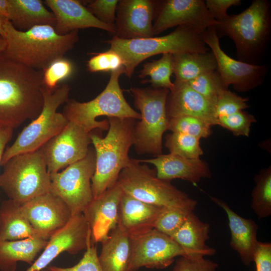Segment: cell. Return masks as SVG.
<instances>
[{
	"instance_id": "obj_46",
	"label": "cell",
	"mask_w": 271,
	"mask_h": 271,
	"mask_svg": "<svg viewBox=\"0 0 271 271\" xmlns=\"http://www.w3.org/2000/svg\"><path fill=\"white\" fill-rule=\"evenodd\" d=\"M14 129L10 128H0V166L6 146L11 140Z\"/></svg>"
},
{
	"instance_id": "obj_17",
	"label": "cell",
	"mask_w": 271,
	"mask_h": 271,
	"mask_svg": "<svg viewBox=\"0 0 271 271\" xmlns=\"http://www.w3.org/2000/svg\"><path fill=\"white\" fill-rule=\"evenodd\" d=\"M21 209L39 235L47 240L66 225L73 216L67 204L51 192L23 204Z\"/></svg>"
},
{
	"instance_id": "obj_34",
	"label": "cell",
	"mask_w": 271,
	"mask_h": 271,
	"mask_svg": "<svg viewBox=\"0 0 271 271\" xmlns=\"http://www.w3.org/2000/svg\"><path fill=\"white\" fill-rule=\"evenodd\" d=\"M168 130L199 139L207 138L212 133L211 125L206 121L197 117L188 115L169 118Z\"/></svg>"
},
{
	"instance_id": "obj_18",
	"label": "cell",
	"mask_w": 271,
	"mask_h": 271,
	"mask_svg": "<svg viewBox=\"0 0 271 271\" xmlns=\"http://www.w3.org/2000/svg\"><path fill=\"white\" fill-rule=\"evenodd\" d=\"M157 4L153 0L119 1L114 36L125 40L153 37Z\"/></svg>"
},
{
	"instance_id": "obj_50",
	"label": "cell",
	"mask_w": 271,
	"mask_h": 271,
	"mask_svg": "<svg viewBox=\"0 0 271 271\" xmlns=\"http://www.w3.org/2000/svg\"><path fill=\"white\" fill-rule=\"evenodd\" d=\"M41 271H53L49 266L43 269Z\"/></svg>"
},
{
	"instance_id": "obj_14",
	"label": "cell",
	"mask_w": 271,
	"mask_h": 271,
	"mask_svg": "<svg viewBox=\"0 0 271 271\" xmlns=\"http://www.w3.org/2000/svg\"><path fill=\"white\" fill-rule=\"evenodd\" d=\"M154 19V36L181 26L193 28L201 34L207 29L218 24L209 12L203 0L157 1Z\"/></svg>"
},
{
	"instance_id": "obj_36",
	"label": "cell",
	"mask_w": 271,
	"mask_h": 271,
	"mask_svg": "<svg viewBox=\"0 0 271 271\" xmlns=\"http://www.w3.org/2000/svg\"><path fill=\"white\" fill-rule=\"evenodd\" d=\"M191 212L176 208H162L155 221L154 228L171 237Z\"/></svg>"
},
{
	"instance_id": "obj_39",
	"label": "cell",
	"mask_w": 271,
	"mask_h": 271,
	"mask_svg": "<svg viewBox=\"0 0 271 271\" xmlns=\"http://www.w3.org/2000/svg\"><path fill=\"white\" fill-rule=\"evenodd\" d=\"M248 98L238 96L228 89L223 90L214 104L217 118L227 115L248 108Z\"/></svg>"
},
{
	"instance_id": "obj_44",
	"label": "cell",
	"mask_w": 271,
	"mask_h": 271,
	"mask_svg": "<svg viewBox=\"0 0 271 271\" xmlns=\"http://www.w3.org/2000/svg\"><path fill=\"white\" fill-rule=\"evenodd\" d=\"M253 261L256 271H271V244L257 241L253 254Z\"/></svg>"
},
{
	"instance_id": "obj_15",
	"label": "cell",
	"mask_w": 271,
	"mask_h": 271,
	"mask_svg": "<svg viewBox=\"0 0 271 271\" xmlns=\"http://www.w3.org/2000/svg\"><path fill=\"white\" fill-rule=\"evenodd\" d=\"M90 144V133L68 121L59 133L41 147L49 174L59 172L84 158Z\"/></svg>"
},
{
	"instance_id": "obj_9",
	"label": "cell",
	"mask_w": 271,
	"mask_h": 271,
	"mask_svg": "<svg viewBox=\"0 0 271 271\" xmlns=\"http://www.w3.org/2000/svg\"><path fill=\"white\" fill-rule=\"evenodd\" d=\"M69 91L70 87L67 84L54 90L43 86L44 104L40 114L22 130L11 146L5 149L1 166L16 155L40 149L65 127L68 120L57 110L69 100Z\"/></svg>"
},
{
	"instance_id": "obj_12",
	"label": "cell",
	"mask_w": 271,
	"mask_h": 271,
	"mask_svg": "<svg viewBox=\"0 0 271 271\" xmlns=\"http://www.w3.org/2000/svg\"><path fill=\"white\" fill-rule=\"evenodd\" d=\"M200 35L215 57L217 70L226 89L231 85L238 92H246L262 84L268 72L267 66L248 64L228 56L220 47L215 26L207 29Z\"/></svg>"
},
{
	"instance_id": "obj_35",
	"label": "cell",
	"mask_w": 271,
	"mask_h": 271,
	"mask_svg": "<svg viewBox=\"0 0 271 271\" xmlns=\"http://www.w3.org/2000/svg\"><path fill=\"white\" fill-rule=\"evenodd\" d=\"M187 84L214 105L220 93L227 89L224 87L217 69L204 73Z\"/></svg>"
},
{
	"instance_id": "obj_27",
	"label": "cell",
	"mask_w": 271,
	"mask_h": 271,
	"mask_svg": "<svg viewBox=\"0 0 271 271\" xmlns=\"http://www.w3.org/2000/svg\"><path fill=\"white\" fill-rule=\"evenodd\" d=\"M48 241L39 235L16 240H0V270L16 271L18 261L31 265Z\"/></svg>"
},
{
	"instance_id": "obj_23",
	"label": "cell",
	"mask_w": 271,
	"mask_h": 271,
	"mask_svg": "<svg viewBox=\"0 0 271 271\" xmlns=\"http://www.w3.org/2000/svg\"><path fill=\"white\" fill-rule=\"evenodd\" d=\"M211 200L226 212L231 233L230 245L237 251L245 265L253 262V254L257 243L258 225L253 220L246 219L236 213L223 200L210 196Z\"/></svg>"
},
{
	"instance_id": "obj_8",
	"label": "cell",
	"mask_w": 271,
	"mask_h": 271,
	"mask_svg": "<svg viewBox=\"0 0 271 271\" xmlns=\"http://www.w3.org/2000/svg\"><path fill=\"white\" fill-rule=\"evenodd\" d=\"M3 166L0 188L16 203L22 205L51 192V181L41 148L16 155Z\"/></svg>"
},
{
	"instance_id": "obj_32",
	"label": "cell",
	"mask_w": 271,
	"mask_h": 271,
	"mask_svg": "<svg viewBox=\"0 0 271 271\" xmlns=\"http://www.w3.org/2000/svg\"><path fill=\"white\" fill-rule=\"evenodd\" d=\"M251 193V208L259 219L271 214V167L261 170L255 177Z\"/></svg>"
},
{
	"instance_id": "obj_48",
	"label": "cell",
	"mask_w": 271,
	"mask_h": 271,
	"mask_svg": "<svg viewBox=\"0 0 271 271\" xmlns=\"http://www.w3.org/2000/svg\"><path fill=\"white\" fill-rule=\"evenodd\" d=\"M7 42L6 39L0 35V53L4 52L6 49Z\"/></svg>"
},
{
	"instance_id": "obj_3",
	"label": "cell",
	"mask_w": 271,
	"mask_h": 271,
	"mask_svg": "<svg viewBox=\"0 0 271 271\" xmlns=\"http://www.w3.org/2000/svg\"><path fill=\"white\" fill-rule=\"evenodd\" d=\"M217 35L234 42L237 60L259 65L267 48L271 33V9L268 0H253L242 12L218 22Z\"/></svg>"
},
{
	"instance_id": "obj_1",
	"label": "cell",
	"mask_w": 271,
	"mask_h": 271,
	"mask_svg": "<svg viewBox=\"0 0 271 271\" xmlns=\"http://www.w3.org/2000/svg\"><path fill=\"white\" fill-rule=\"evenodd\" d=\"M43 71L0 53V128L14 129L35 119L43 107Z\"/></svg>"
},
{
	"instance_id": "obj_4",
	"label": "cell",
	"mask_w": 271,
	"mask_h": 271,
	"mask_svg": "<svg viewBox=\"0 0 271 271\" xmlns=\"http://www.w3.org/2000/svg\"><path fill=\"white\" fill-rule=\"evenodd\" d=\"M109 126L104 138L91 131L90 138L95 152V171L91 179L93 198L117 182L121 170L129 163L128 152L134 143L136 120L108 117Z\"/></svg>"
},
{
	"instance_id": "obj_28",
	"label": "cell",
	"mask_w": 271,
	"mask_h": 271,
	"mask_svg": "<svg viewBox=\"0 0 271 271\" xmlns=\"http://www.w3.org/2000/svg\"><path fill=\"white\" fill-rule=\"evenodd\" d=\"M209 232V224L200 220L192 211L170 237L185 249L204 256L212 255L216 250L206 244Z\"/></svg>"
},
{
	"instance_id": "obj_47",
	"label": "cell",
	"mask_w": 271,
	"mask_h": 271,
	"mask_svg": "<svg viewBox=\"0 0 271 271\" xmlns=\"http://www.w3.org/2000/svg\"><path fill=\"white\" fill-rule=\"evenodd\" d=\"M0 18L5 22L9 21V0H0Z\"/></svg>"
},
{
	"instance_id": "obj_11",
	"label": "cell",
	"mask_w": 271,
	"mask_h": 271,
	"mask_svg": "<svg viewBox=\"0 0 271 271\" xmlns=\"http://www.w3.org/2000/svg\"><path fill=\"white\" fill-rule=\"evenodd\" d=\"M94 148H89L82 159L69 165L62 172L50 174L51 192L68 206L72 215L82 213L92 200L91 179L95 171Z\"/></svg>"
},
{
	"instance_id": "obj_2",
	"label": "cell",
	"mask_w": 271,
	"mask_h": 271,
	"mask_svg": "<svg viewBox=\"0 0 271 271\" xmlns=\"http://www.w3.org/2000/svg\"><path fill=\"white\" fill-rule=\"evenodd\" d=\"M7 45L4 53L29 68L44 70L54 61L64 57L79 40L78 30L58 34L50 25H40L25 31L9 21L3 26Z\"/></svg>"
},
{
	"instance_id": "obj_29",
	"label": "cell",
	"mask_w": 271,
	"mask_h": 271,
	"mask_svg": "<svg viewBox=\"0 0 271 271\" xmlns=\"http://www.w3.org/2000/svg\"><path fill=\"white\" fill-rule=\"evenodd\" d=\"M35 235L39 234L22 212L21 205L10 199L3 201L0 204V240H16Z\"/></svg>"
},
{
	"instance_id": "obj_6",
	"label": "cell",
	"mask_w": 271,
	"mask_h": 271,
	"mask_svg": "<svg viewBox=\"0 0 271 271\" xmlns=\"http://www.w3.org/2000/svg\"><path fill=\"white\" fill-rule=\"evenodd\" d=\"M124 71L122 67L111 72L105 88L93 99L85 102L69 99L62 113L68 121L78 124L90 133L96 129L108 130V120H96L98 116L140 120V113L128 103L120 87L119 79L122 74H124Z\"/></svg>"
},
{
	"instance_id": "obj_5",
	"label": "cell",
	"mask_w": 271,
	"mask_h": 271,
	"mask_svg": "<svg viewBox=\"0 0 271 271\" xmlns=\"http://www.w3.org/2000/svg\"><path fill=\"white\" fill-rule=\"evenodd\" d=\"M107 43L110 49L121 58L124 74L129 79L138 65L150 57L166 53L208 51L200 33L187 26L177 27L173 32L161 37L125 40L113 36Z\"/></svg>"
},
{
	"instance_id": "obj_37",
	"label": "cell",
	"mask_w": 271,
	"mask_h": 271,
	"mask_svg": "<svg viewBox=\"0 0 271 271\" xmlns=\"http://www.w3.org/2000/svg\"><path fill=\"white\" fill-rule=\"evenodd\" d=\"M74 70L73 64L68 59L62 57L54 61L42 71L43 86L54 90L59 82L72 75Z\"/></svg>"
},
{
	"instance_id": "obj_40",
	"label": "cell",
	"mask_w": 271,
	"mask_h": 271,
	"mask_svg": "<svg viewBox=\"0 0 271 271\" xmlns=\"http://www.w3.org/2000/svg\"><path fill=\"white\" fill-rule=\"evenodd\" d=\"M93 55L87 64V69L90 72H111L123 67L121 58L110 49L103 52L93 53Z\"/></svg>"
},
{
	"instance_id": "obj_25",
	"label": "cell",
	"mask_w": 271,
	"mask_h": 271,
	"mask_svg": "<svg viewBox=\"0 0 271 271\" xmlns=\"http://www.w3.org/2000/svg\"><path fill=\"white\" fill-rule=\"evenodd\" d=\"M101 243L98 260L103 271H127L131 257L132 237L117 225Z\"/></svg>"
},
{
	"instance_id": "obj_16",
	"label": "cell",
	"mask_w": 271,
	"mask_h": 271,
	"mask_svg": "<svg viewBox=\"0 0 271 271\" xmlns=\"http://www.w3.org/2000/svg\"><path fill=\"white\" fill-rule=\"evenodd\" d=\"M91 242V230L83 214L73 215L66 225L50 237L41 255L26 271H41L60 254H76Z\"/></svg>"
},
{
	"instance_id": "obj_22",
	"label": "cell",
	"mask_w": 271,
	"mask_h": 271,
	"mask_svg": "<svg viewBox=\"0 0 271 271\" xmlns=\"http://www.w3.org/2000/svg\"><path fill=\"white\" fill-rule=\"evenodd\" d=\"M166 102L169 118L188 115L200 118L211 126L217 125L214 104L192 89L187 83L174 84Z\"/></svg>"
},
{
	"instance_id": "obj_33",
	"label": "cell",
	"mask_w": 271,
	"mask_h": 271,
	"mask_svg": "<svg viewBox=\"0 0 271 271\" xmlns=\"http://www.w3.org/2000/svg\"><path fill=\"white\" fill-rule=\"evenodd\" d=\"M200 139L189 134L172 132L165 137V146L170 153L187 159H198L203 154Z\"/></svg>"
},
{
	"instance_id": "obj_38",
	"label": "cell",
	"mask_w": 271,
	"mask_h": 271,
	"mask_svg": "<svg viewBox=\"0 0 271 271\" xmlns=\"http://www.w3.org/2000/svg\"><path fill=\"white\" fill-rule=\"evenodd\" d=\"M256 121L254 115L240 110L218 117L217 124L230 130L235 136L249 137L251 125Z\"/></svg>"
},
{
	"instance_id": "obj_19",
	"label": "cell",
	"mask_w": 271,
	"mask_h": 271,
	"mask_svg": "<svg viewBox=\"0 0 271 271\" xmlns=\"http://www.w3.org/2000/svg\"><path fill=\"white\" fill-rule=\"evenodd\" d=\"M122 194L117 182L100 196L93 198L82 213L90 227L93 244L101 242L117 226Z\"/></svg>"
},
{
	"instance_id": "obj_10",
	"label": "cell",
	"mask_w": 271,
	"mask_h": 271,
	"mask_svg": "<svg viewBox=\"0 0 271 271\" xmlns=\"http://www.w3.org/2000/svg\"><path fill=\"white\" fill-rule=\"evenodd\" d=\"M126 91L131 94L134 107L141 112L140 121L136 123L134 130L136 152L157 156L162 154L163 136L168 128L166 102L170 90L132 87Z\"/></svg>"
},
{
	"instance_id": "obj_13",
	"label": "cell",
	"mask_w": 271,
	"mask_h": 271,
	"mask_svg": "<svg viewBox=\"0 0 271 271\" xmlns=\"http://www.w3.org/2000/svg\"><path fill=\"white\" fill-rule=\"evenodd\" d=\"M196 254L153 228L132 237L131 257L127 271H137L143 267L164 269L170 266L177 256Z\"/></svg>"
},
{
	"instance_id": "obj_42",
	"label": "cell",
	"mask_w": 271,
	"mask_h": 271,
	"mask_svg": "<svg viewBox=\"0 0 271 271\" xmlns=\"http://www.w3.org/2000/svg\"><path fill=\"white\" fill-rule=\"evenodd\" d=\"M118 0H93L87 1L85 7L102 22L114 26Z\"/></svg>"
},
{
	"instance_id": "obj_45",
	"label": "cell",
	"mask_w": 271,
	"mask_h": 271,
	"mask_svg": "<svg viewBox=\"0 0 271 271\" xmlns=\"http://www.w3.org/2000/svg\"><path fill=\"white\" fill-rule=\"evenodd\" d=\"M206 7L212 16L217 22L224 20L228 16L227 10L233 6L240 5V0H206Z\"/></svg>"
},
{
	"instance_id": "obj_43",
	"label": "cell",
	"mask_w": 271,
	"mask_h": 271,
	"mask_svg": "<svg viewBox=\"0 0 271 271\" xmlns=\"http://www.w3.org/2000/svg\"><path fill=\"white\" fill-rule=\"evenodd\" d=\"M53 271H103L98 260L96 246L90 243L80 261L68 267L49 266Z\"/></svg>"
},
{
	"instance_id": "obj_24",
	"label": "cell",
	"mask_w": 271,
	"mask_h": 271,
	"mask_svg": "<svg viewBox=\"0 0 271 271\" xmlns=\"http://www.w3.org/2000/svg\"><path fill=\"white\" fill-rule=\"evenodd\" d=\"M162 208L142 201L123 192L117 225L131 237L140 235L154 228Z\"/></svg>"
},
{
	"instance_id": "obj_7",
	"label": "cell",
	"mask_w": 271,
	"mask_h": 271,
	"mask_svg": "<svg viewBox=\"0 0 271 271\" xmlns=\"http://www.w3.org/2000/svg\"><path fill=\"white\" fill-rule=\"evenodd\" d=\"M117 182L124 193L150 204L191 211L197 205L195 200L170 181L158 178L155 169L141 164L137 159H130L120 172Z\"/></svg>"
},
{
	"instance_id": "obj_20",
	"label": "cell",
	"mask_w": 271,
	"mask_h": 271,
	"mask_svg": "<svg viewBox=\"0 0 271 271\" xmlns=\"http://www.w3.org/2000/svg\"><path fill=\"white\" fill-rule=\"evenodd\" d=\"M44 3L53 14L56 20L54 29L60 35L89 28L101 29L113 34L115 33V26L99 20L80 1L45 0Z\"/></svg>"
},
{
	"instance_id": "obj_21",
	"label": "cell",
	"mask_w": 271,
	"mask_h": 271,
	"mask_svg": "<svg viewBox=\"0 0 271 271\" xmlns=\"http://www.w3.org/2000/svg\"><path fill=\"white\" fill-rule=\"evenodd\" d=\"M137 160L141 163L154 165L157 177L170 182L175 179H181L197 185L202 178L211 176L208 164L200 158L187 159L169 153L153 159Z\"/></svg>"
},
{
	"instance_id": "obj_26",
	"label": "cell",
	"mask_w": 271,
	"mask_h": 271,
	"mask_svg": "<svg viewBox=\"0 0 271 271\" xmlns=\"http://www.w3.org/2000/svg\"><path fill=\"white\" fill-rule=\"evenodd\" d=\"M9 21L22 31L40 25L54 27L56 23L53 14L41 0H9Z\"/></svg>"
},
{
	"instance_id": "obj_30",
	"label": "cell",
	"mask_w": 271,
	"mask_h": 271,
	"mask_svg": "<svg viewBox=\"0 0 271 271\" xmlns=\"http://www.w3.org/2000/svg\"><path fill=\"white\" fill-rule=\"evenodd\" d=\"M174 84L187 83L198 76L217 69L211 51L185 52L173 55Z\"/></svg>"
},
{
	"instance_id": "obj_41",
	"label": "cell",
	"mask_w": 271,
	"mask_h": 271,
	"mask_svg": "<svg viewBox=\"0 0 271 271\" xmlns=\"http://www.w3.org/2000/svg\"><path fill=\"white\" fill-rule=\"evenodd\" d=\"M204 256L198 254L180 256L172 271H216L218 264Z\"/></svg>"
},
{
	"instance_id": "obj_49",
	"label": "cell",
	"mask_w": 271,
	"mask_h": 271,
	"mask_svg": "<svg viewBox=\"0 0 271 271\" xmlns=\"http://www.w3.org/2000/svg\"><path fill=\"white\" fill-rule=\"evenodd\" d=\"M7 22V21H6ZM6 22L4 21L0 18V35L4 38L5 32L4 30V24Z\"/></svg>"
},
{
	"instance_id": "obj_31",
	"label": "cell",
	"mask_w": 271,
	"mask_h": 271,
	"mask_svg": "<svg viewBox=\"0 0 271 271\" xmlns=\"http://www.w3.org/2000/svg\"><path fill=\"white\" fill-rule=\"evenodd\" d=\"M173 72V55L166 53L162 54L158 60L145 63L139 72V77L141 79L149 77V80L143 82H150L154 88H164L172 91L174 84L171 80V76Z\"/></svg>"
}]
</instances>
